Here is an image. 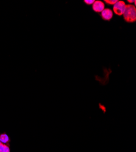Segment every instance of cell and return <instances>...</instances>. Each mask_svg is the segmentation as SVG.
I'll return each instance as SVG.
<instances>
[{
	"label": "cell",
	"mask_w": 136,
	"mask_h": 152,
	"mask_svg": "<svg viewBox=\"0 0 136 152\" xmlns=\"http://www.w3.org/2000/svg\"><path fill=\"white\" fill-rule=\"evenodd\" d=\"M84 2L88 5H90L93 4V3L95 2V0H85Z\"/></svg>",
	"instance_id": "cell-8"
},
{
	"label": "cell",
	"mask_w": 136,
	"mask_h": 152,
	"mask_svg": "<svg viewBox=\"0 0 136 152\" xmlns=\"http://www.w3.org/2000/svg\"><path fill=\"white\" fill-rule=\"evenodd\" d=\"M128 2H129L130 3H135V0H134V1H131V0H128Z\"/></svg>",
	"instance_id": "cell-9"
},
{
	"label": "cell",
	"mask_w": 136,
	"mask_h": 152,
	"mask_svg": "<svg viewBox=\"0 0 136 152\" xmlns=\"http://www.w3.org/2000/svg\"><path fill=\"white\" fill-rule=\"evenodd\" d=\"M123 17L126 21L133 23L136 20V8L135 6L131 4L126 5V9L123 14Z\"/></svg>",
	"instance_id": "cell-1"
},
{
	"label": "cell",
	"mask_w": 136,
	"mask_h": 152,
	"mask_svg": "<svg viewBox=\"0 0 136 152\" xmlns=\"http://www.w3.org/2000/svg\"><path fill=\"white\" fill-rule=\"evenodd\" d=\"M126 9V4L123 1H118L114 6L113 10L114 13L118 15H123Z\"/></svg>",
	"instance_id": "cell-2"
},
{
	"label": "cell",
	"mask_w": 136,
	"mask_h": 152,
	"mask_svg": "<svg viewBox=\"0 0 136 152\" xmlns=\"http://www.w3.org/2000/svg\"><path fill=\"white\" fill-rule=\"evenodd\" d=\"M0 142L1 143L6 144L9 142V138L6 134H0Z\"/></svg>",
	"instance_id": "cell-5"
},
{
	"label": "cell",
	"mask_w": 136,
	"mask_h": 152,
	"mask_svg": "<svg viewBox=\"0 0 136 152\" xmlns=\"http://www.w3.org/2000/svg\"><path fill=\"white\" fill-rule=\"evenodd\" d=\"M112 17H113V12L110 9H108V8L104 9L101 12V17L104 20L109 21L112 19Z\"/></svg>",
	"instance_id": "cell-4"
},
{
	"label": "cell",
	"mask_w": 136,
	"mask_h": 152,
	"mask_svg": "<svg viewBox=\"0 0 136 152\" xmlns=\"http://www.w3.org/2000/svg\"><path fill=\"white\" fill-rule=\"evenodd\" d=\"M105 7L104 3L101 1H95L93 4L92 9L96 12H101Z\"/></svg>",
	"instance_id": "cell-3"
},
{
	"label": "cell",
	"mask_w": 136,
	"mask_h": 152,
	"mask_svg": "<svg viewBox=\"0 0 136 152\" xmlns=\"http://www.w3.org/2000/svg\"><path fill=\"white\" fill-rule=\"evenodd\" d=\"M0 152H10L9 147L4 144H1L0 145Z\"/></svg>",
	"instance_id": "cell-6"
},
{
	"label": "cell",
	"mask_w": 136,
	"mask_h": 152,
	"mask_svg": "<svg viewBox=\"0 0 136 152\" xmlns=\"http://www.w3.org/2000/svg\"><path fill=\"white\" fill-rule=\"evenodd\" d=\"M1 144H2V143H1V142H0V145H1Z\"/></svg>",
	"instance_id": "cell-10"
},
{
	"label": "cell",
	"mask_w": 136,
	"mask_h": 152,
	"mask_svg": "<svg viewBox=\"0 0 136 152\" xmlns=\"http://www.w3.org/2000/svg\"><path fill=\"white\" fill-rule=\"evenodd\" d=\"M117 1L118 0H105L104 1V2L110 5H114Z\"/></svg>",
	"instance_id": "cell-7"
}]
</instances>
